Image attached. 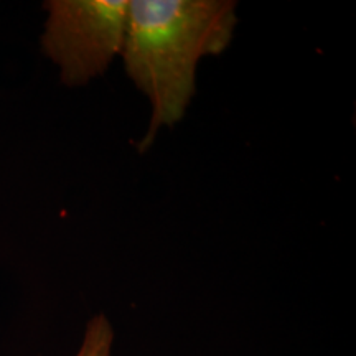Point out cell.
<instances>
[{
  "label": "cell",
  "instance_id": "cell-2",
  "mask_svg": "<svg viewBox=\"0 0 356 356\" xmlns=\"http://www.w3.org/2000/svg\"><path fill=\"white\" fill-rule=\"evenodd\" d=\"M42 53L68 88L86 86L121 56L129 0H47Z\"/></svg>",
  "mask_w": 356,
  "mask_h": 356
},
{
  "label": "cell",
  "instance_id": "cell-3",
  "mask_svg": "<svg viewBox=\"0 0 356 356\" xmlns=\"http://www.w3.org/2000/svg\"><path fill=\"white\" fill-rule=\"evenodd\" d=\"M114 330L108 317L97 314L89 320L81 345L74 356H113Z\"/></svg>",
  "mask_w": 356,
  "mask_h": 356
},
{
  "label": "cell",
  "instance_id": "cell-1",
  "mask_svg": "<svg viewBox=\"0 0 356 356\" xmlns=\"http://www.w3.org/2000/svg\"><path fill=\"white\" fill-rule=\"evenodd\" d=\"M236 24L233 0H129L121 58L152 108L140 150L160 127L181 121L195 95L198 63L229 47Z\"/></svg>",
  "mask_w": 356,
  "mask_h": 356
}]
</instances>
